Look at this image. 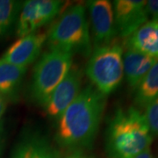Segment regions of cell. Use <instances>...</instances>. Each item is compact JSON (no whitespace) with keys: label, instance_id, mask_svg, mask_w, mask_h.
<instances>
[{"label":"cell","instance_id":"1","mask_svg":"<svg viewBox=\"0 0 158 158\" xmlns=\"http://www.w3.org/2000/svg\"><path fill=\"white\" fill-rule=\"evenodd\" d=\"M106 98L92 85L81 90L58 119L56 133L57 144L74 151L90 148L99 129Z\"/></svg>","mask_w":158,"mask_h":158},{"label":"cell","instance_id":"2","mask_svg":"<svg viewBox=\"0 0 158 158\" xmlns=\"http://www.w3.org/2000/svg\"><path fill=\"white\" fill-rule=\"evenodd\" d=\"M153 137L139 108L118 107L109 120L105 150L107 158H135L150 148Z\"/></svg>","mask_w":158,"mask_h":158},{"label":"cell","instance_id":"3","mask_svg":"<svg viewBox=\"0 0 158 158\" xmlns=\"http://www.w3.org/2000/svg\"><path fill=\"white\" fill-rule=\"evenodd\" d=\"M47 42L49 49L90 56L93 48L85 6L77 4L64 11L47 34Z\"/></svg>","mask_w":158,"mask_h":158},{"label":"cell","instance_id":"4","mask_svg":"<svg viewBox=\"0 0 158 158\" xmlns=\"http://www.w3.org/2000/svg\"><path fill=\"white\" fill-rule=\"evenodd\" d=\"M85 73L92 86L107 97L117 90L124 77L123 48L118 42L94 48Z\"/></svg>","mask_w":158,"mask_h":158},{"label":"cell","instance_id":"5","mask_svg":"<svg viewBox=\"0 0 158 158\" xmlns=\"http://www.w3.org/2000/svg\"><path fill=\"white\" fill-rule=\"evenodd\" d=\"M73 55L69 52L48 49L35 64L31 93L39 106L45 107L51 94L72 68Z\"/></svg>","mask_w":158,"mask_h":158},{"label":"cell","instance_id":"6","mask_svg":"<svg viewBox=\"0 0 158 158\" xmlns=\"http://www.w3.org/2000/svg\"><path fill=\"white\" fill-rule=\"evenodd\" d=\"M63 3L58 0L25 1L18 18V36L21 38L36 33L40 27L51 22L62 11Z\"/></svg>","mask_w":158,"mask_h":158},{"label":"cell","instance_id":"7","mask_svg":"<svg viewBox=\"0 0 158 158\" xmlns=\"http://www.w3.org/2000/svg\"><path fill=\"white\" fill-rule=\"evenodd\" d=\"M86 6L90 14L91 43L94 48L112 43L117 35L112 2L91 0L86 2Z\"/></svg>","mask_w":158,"mask_h":158},{"label":"cell","instance_id":"8","mask_svg":"<svg viewBox=\"0 0 158 158\" xmlns=\"http://www.w3.org/2000/svg\"><path fill=\"white\" fill-rule=\"evenodd\" d=\"M144 0H116L113 4L116 32L127 38L148 20Z\"/></svg>","mask_w":158,"mask_h":158},{"label":"cell","instance_id":"9","mask_svg":"<svg viewBox=\"0 0 158 158\" xmlns=\"http://www.w3.org/2000/svg\"><path fill=\"white\" fill-rule=\"evenodd\" d=\"M82 72L74 68L58 85L45 106L47 114L53 119L58 120L67 108L72 104L81 91Z\"/></svg>","mask_w":158,"mask_h":158},{"label":"cell","instance_id":"10","mask_svg":"<svg viewBox=\"0 0 158 158\" xmlns=\"http://www.w3.org/2000/svg\"><path fill=\"white\" fill-rule=\"evenodd\" d=\"M47 41V34L34 33L15 41L0 59L12 65L27 68L40 56Z\"/></svg>","mask_w":158,"mask_h":158},{"label":"cell","instance_id":"11","mask_svg":"<svg viewBox=\"0 0 158 158\" xmlns=\"http://www.w3.org/2000/svg\"><path fill=\"white\" fill-rule=\"evenodd\" d=\"M11 158H62V154L47 136L31 132L18 143Z\"/></svg>","mask_w":158,"mask_h":158},{"label":"cell","instance_id":"12","mask_svg":"<svg viewBox=\"0 0 158 158\" xmlns=\"http://www.w3.org/2000/svg\"><path fill=\"white\" fill-rule=\"evenodd\" d=\"M127 48L158 60V22L148 20L126 40Z\"/></svg>","mask_w":158,"mask_h":158},{"label":"cell","instance_id":"13","mask_svg":"<svg viewBox=\"0 0 158 158\" xmlns=\"http://www.w3.org/2000/svg\"><path fill=\"white\" fill-rule=\"evenodd\" d=\"M156 59L127 48L123 55V71L130 88L135 90L141 80L152 68Z\"/></svg>","mask_w":158,"mask_h":158},{"label":"cell","instance_id":"14","mask_svg":"<svg viewBox=\"0 0 158 158\" xmlns=\"http://www.w3.org/2000/svg\"><path fill=\"white\" fill-rule=\"evenodd\" d=\"M135 104L137 108H144L158 98V60L135 89Z\"/></svg>","mask_w":158,"mask_h":158},{"label":"cell","instance_id":"15","mask_svg":"<svg viewBox=\"0 0 158 158\" xmlns=\"http://www.w3.org/2000/svg\"><path fill=\"white\" fill-rule=\"evenodd\" d=\"M27 68L12 65L0 59V95L6 97L16 91Z\"/></svg>","mask_w":158,"mask_h":158},{"label":"cell","instance_id":"16","mask_svg":"<svg viewBox=\"0 0 158 158\" xmlns=\"http://www.w3.org/2000/svg\"><path fill=\"white\" fill-rule=\"evenodd\" d=\"M24 2L15 0H0V39L11 33Z\"/></svg>","mask_w":158,"mask_h":158},{"label":"cell","instance_id":"17","mask_svg":"<svg viewBox=\"0 0 158 158\" xmlns=\"http://www.w3.org/2000/svg\"><path fill=\"white\" fill-rule=\"evenodd\" d=\"M144 116L152 137H158V98L145 107Z\"/></svg>","mask_w":158,"mask_h":158},{"label":"cell","instance_id":"18","mask_svg":"<svg viewBox=\"0 0 158 158\" xmlns=\"http://www.w3.org/2000/svg\"><path fill=\"white\" fill-rule=\"evenodd\" d=\"M146 11L148 18H152V20L158 22V0H149L146 3Z\"/></svg>","mask_w":158,"mask_h":158},{"label":"cell","instance_id":"19","mask_svg":"<svg viewBox=\"0 0 158 158\" xmlns=\"http://www.w3.org/2000/svg\"><path fill=\"white\" fill-rule=\"evenodd\" d=\"M65 158H95L92 156L87 155L83 151H74L73 153H71L69 156H66Z\"/></svg>","mask_w":158,"mask_h":158},{"label":"cell","instance_id":"20","mask_svg":"<svg viewBox=\"0 0 158 158\" xmlns=\"http://www.w3.org/2000/svg\"><path fill=\"white\" fill-rule=\"evenodd\" d=\"M135 158H155L154 156H153L152 152L150 150V148H146L144 151H142L141 154H139L137 156H135Z\"/></svg>","mask_w":158,"mask_h":158},{"label":"cell","instance_id":"21","mask_svg":"<svg viewBox=\"0 0 158 158\" xmlns=\"http://www.w3.org/2000/svg\"><path fill=\"white\" fill-rule=\"evenodd\" d=\"M6 108V97L0 95V118H2L3 114L5 113Z\"/></svg>","mask_w":158,"mask_h":158},{"label":"cell","instance_id":"22","mask_svg":"<svg viewBox=\"0 0 158 158\" xmlns=\"http://www.w3.org/2000/svg\"><path fill=\"white\" fill-rule=\"evenodd\" d=\"M1 133H2V128L0 127V148H1V141H2V135H1Z\"/></svg>","mask_w":158,"mask_h":158}]
</instances>
